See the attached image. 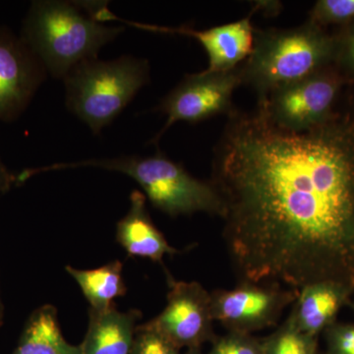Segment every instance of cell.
<instances>
[{
	"instance_id": "3957f363",
	"label": "cell",
	"mask_w": 354,
	"mask_h": 354,
	"mask_svg": "<svg viewBox=\"0 0 354 354\" xmlns=\"http://www.w3.org/2000/svg\"><path fill=\"white\" fill-rule=\"evenodd\" d=\"M94 167L120 172L141 186L155 208L174 216L206 213L223 218L225 205L211 181L191 176L183 165L169 160L162 153L153 156H120L92 158L73 162H58L38 169H26L28 178L41 172Z\"/></svg>"
},
{
	"instance_id": "277c9868",
	"label": "cell",
	"mask_w": 354,
	"mask_h": 354,
	"mask_svg": "<svg viewBox=\"0 0 354 354\" xmlns=\"http://www.w3.org/2000/svg\"><path fill=\"white\" fill-rule=\"evenodd\" d=\"M335 38L307 21L290 29H256L250 57L241 64L242 84L258 99L334 65Z\"/></svg>"
},
{
	"instance_id": "d4e9b609",
	"label": "cell",
	"mask_w": 354,
	"mask_h": 354,
	"mask_svg": "<svg viewBox=\"0 0 354 354\" xmlns=\"http://www.w3.org/2000/svg\"><path fill=\"white\" fill-rule=\"evenodd\" d=\"M181 354H204L202 353L201 348H190L187 349L184 353Z\"/></svg>"
},
{
	"instance_id": "8fae6325",
	"label": "cell",
	"mask_w": 354,
	"mask_h": 354,
	"mask_svg": "<svg viewBox=\"0 0 354 354\" xmlns=\"http://www.w3.org/2000/svg\"><path fill=\"white\" fill-rule=\"evenodd\" d=\"M48 77L20 36L0 26V120H17Z\"/></svg>"
},
{
	"instance_id": "9a60e30c",
	"label": "cell",
	"mask_w": 354,
	"mask_h": 354,
	"mask_svg": "<svg viewBox=\"0 0 354 354\" xmlns=\"http://www.w3.org/2000/svg\"><path fill=\"white\" fill-rule=\"evenodd\" d=\"M14 354H84L82 346L66 342L55 306L44 304L28 319Z\"/></svg>"
},
{
	"instance_id": "7a4b0ae2",
	"label": "cell",
	"mask_w": 354,
	"mask_h": 354,
	"mask_svg": "<svg viewBox=\"0 0 354 354\" xmlns=\"http://www.w3.org/2000/svg\"><path fill=\"white\" fill-rule=\"evenodd\" d=\"M123 32L124 27L92 19L76 1L36 0L23 20L20 37L48 75L62 80L81 62L97 58Z\"/></svg>"
},
{
	"instance_id": "f1b7e54d",
	"label": "cell",
	"mask_w": 354,
	"mask_h": 354,
	"mask_svg": "<svg viewBox=\"0 0 354 354\" xmlns=\"http://www.w3.org/2000/svg\"><path fill=\"white\" fill-rule=\"evenodd\" d=\"M12 354H14V353H12Z\"/></svg>"
},
{
	"instance_id": "ba28073f",
	"label": "cell",
	"mask_w": 354,
	"mask_h": 354,
	"mask_svg": "<svg viewBox=\"0 0 354 354\" xmlns=\"http://www.w3.org/2000/svg\"><path fill=\"white\" fill-rule=\"evenodd\" d=\"M298 295L299 291L274 283L241 281L234 290L211 293L212 314L228 332L252 335L276 326Z\"/></svg>"
},
{
	"instance_id": "d6986e66",
	"label": "cell",
	"mask_w": 354,
	"mask_h": 354,
	"mask_svg": "<svg viewBox=\"0 0 354 354\" xmlns=\"http://www.w3.org/2000/svg\"><path fill=\"white\" fill-rule=\"evenodd\" d=\"M169 339L145 324L137 326L130 354H181Z\"/></svg>"
},
{
	"instance_id": "52a82bcc",
	"label": "cell",
	"mask_w": 354,
	"mask_h": 354,
	"mask_svg": "<svg viewBox=\"0 0 354 354\" xmlns=\"http://www.w3.org/2000/svg\"><path fill=\"white\" fill-rule=\"evenodd\" d=\"M242 85L241 65L223 72L207 70L184 77L169 93L157 111L167 115L165 127L153 137L157 144L167 130L178 121L198 123L218 114H230L234 111L232 95Z\"/></svg>"
},
{
	"instance_id": "ac0fdd59",
	"label": "cell",
	"mask_w": 354,
	"mask_h": 354,
	"mask_svg": "<svg viewBox=\"0 0 354 354\" xmlns=\"http://www.w3.org/2000/svg\"><path fill=\"white\" fill-rule=\"evenodd\" d=\"M354 19V0H320L309 13L310 22L319 27L346 24Z\"/></svg>"
},
{
	"instance_id": "4fadbf2b",
	"label": "cell",
	"mask_w": 354,
	"mask_h": 354,
	"mask_svg": "<svg viewBox=\"0 0 354 354\" xmlns=\"http://www.w3.org/2000/svg\"><path fill=\"white\" fill-rule=\"evenodd\" d=\"M116 241L131 257L162 263L165 255L179 253L156 227L146 206V196L138 190L130 195V208L116 225Z\"/></svg>"
},
{
	"instance_id": "30bf717a",
	"label": "cell",
	"mask_w": 354,
	"mask_h": 354,
	"mask_svg": "<svg viewBox=\"0 0 354 354\" xmlns=\"http://www.w3.org/2000/svg\"><path fill=\"white\" fill-rule=\"evenodd\" d=\"M251 15L230 24L216 26L205 30L190 27H167L121 19L109 11L106 2H101L91 11L93 19L100 23L118 21L143 31L160 34L179 35L196 39L208 53L209 66L207 71L223 72L236 68L250 57L254 48L255 28L251 23Z\"/></svg>"
},
{
	"instance_id": "e0dca14e",
	"label": "cell",
	"mask_w": 354,
	"mask_h": 354,
	"mask_svg": "<svg viewBox=\"0 0 354 354\" xmlns=\"http://www.w3.org/2000/svg\"><path fill=\"white\" fill-rule=\"evenodd\" d=\"M318 337L300 332L286 318L278 329L263 339V354H318Z\"/></svg>"
},
{
	"instance_id": "6da1fadb",
	"label": "cell",
	"mask_w": 354,
	"mask_h": 354,
	"mask_svg": "<svg viewBox=\"0 0 354 354\" xmlns=\"http://www.w3.org/2000/svg\"><path fill=\"white\" fill-rule=\"evenodd\" d=\"M214 150L211 183L242 281L354 292V109L291 131L264 108L234 109Z\"/></svg>"
},
{
	"instance_id": "44dd1931",
	"label": "cell",
	"mask_w": 354,
	"mask_h": 354,
	"mask_svg": "<svg viewBox=\"0 0 354 354\" xmlns=\"http://www.w3.org/2000/svg\"><path fill=\"white\" fill-rule=\"evenodd\" d=\"M335 38V68L344 80L354 81V19L344 24Z\"/></svg>"
},
{
	"instance_id": "603a6c76",
	"label": "cell",
	"mask_w": 354,
	"mask_h": 354,
	"mask_svg": "<svg viewBox=\"0 0 354 354\" xmlns=\"http://www.w3.org/2000/svg\"><path fill=\"white\" fill-rule=\"evenodd\" d=\"M17 183V176L8 171L0 158V196L10 190L13 184Z\"/></svg>"
},
{
	"instance_id": "7c38bea8",
	"label": "cell",
	"mask_w": 354,
	"mask_h": 354,
	"mask_svg": "<svg viewBox=\"0 0 354 354\" xmlns=\"http://www.w3.org/2000/svg\"><path fill=\"white\" fill-rule=\"evenodd\" d=\"M353 291L341 283H312L299 290L288 319L304 334L319 337L337 322L344 305L351 304Z\"/></svg>"
},
{
	"instance_id": "2e32d148",
	"label": "cell",
	"mask_w": 354,
	"mask_h": 354,
	"mask_svg": "<svg viewBox=\"0 0 354 354\" xmlns=\"http://www.w3.org/2000/svg\"><path fill=\"white\" fill-rule=\"evenodd\" d=\"M65 270L80 286L94 311L113 308L114 299L127 295L120 261L115 260L93 270H79L70 266H66Z\"/></svg>"
},
{
	"instance_id": "5bb4252c",
	"label": "cell",
	"mask_w": 354,
	"mask_h": 354,
	"mask_svg": "<svg viewBox=\"0 0 354 354\" xmlns=\"http://www.w3.org/2000/svg\"><path fill=\"white\" fill-rule=\"evenodd\" d=\"M139 310L118 311L115 307L106 311L88 312V326L81 344L84 354H130Z\"/></svg>"
},
{
	"instance_id": "ffe728a7",
	"label": "cell",
	"mask_w": 354,
	"mask_h": 354,
	"mask_svg": "<svg viewBox=\"0 0 354 354\" xmlns=\"http://www.w3.org/2000/svg\"><path fill=\"white\" fill-rule=\"evenodd\" d=\"M208 354H263V339L243 333L228 332L216 337Z\"/></svg>"
},
{
	"instance_id": "83f0119b",
	"label": "cell",
	"mask_w": 354,
	"mask_h": 354,
	"mask_svg": "<svg viewBox=\"0 0 354 354\" xmlns=\"http://www.w3.org/2000/svg\"><path fill=\"white\" fill-rule=\"evenodd\" d=\"M0 308L3 309V306H2L1 299H0Z\"/></svg>"
},
{
	"instance_id": "8992f818",
	"label": "cell",
	"mask_w": 354,
	"mask_h": 354,
	"mask_svg": "<svg viewBox=\"0 0 354 354\" xmlns=\"http://www.w3.org/2000/svg\"><path fill=\"white\" fill-rule=\"evenodd\" d=\"M346 81L333 66L274 91L258 99L270 120L283 129L305 131L334 113L342 86Z\"/></svg>"
},
{
	"instance_id": "9c48e42d",
	"label": "cell",
	"mask_w": 354,
	"mask_h": 354,
	"mask_svg": "<svg viewBox=\"0 0 354 354\" xmlns=\"http://www.w3.org/2000/svg\"><path fill=\"white\" fill-rule=\"evenodd\" d=\"M167 304L162 313L145 323L177 348H201L202 344L213 342L214 332L211 293L197 281H176L167 272Z\"/></svg>"
},
{
	"instance_id": "7402d4cb",
	"label": "cell",
	"mask_w": 354,
	"mask_h": 354,
	"mask_svg": "<svg viewBox=\"0 0 354 354\" xmlns=\"http://www.w3.org/2000/svg\"><path fill=\"white\" fill-rule=\"evenodd\" d=\"M325 354H354V324L335 322L324 332Z\"/></svg>"
},
{
	"instance_id": "484cf974",
	"label": "cell",
	"mask_w": 354,
	"mask_h": 354,
	"mask_svg": "<svg viewBox=\"0 0 354 354\" xmlns=\"http://www.w3.org/2000/svg\"><path fill=\"white\" fill-rule=\"evenodd\" d=\"M2 320H3V309L0 308V326L2 325Z\"/></svg>"
},
{
	"instance_id": "4316f807",
	"label": "cell",
	"mask_w": 354,
	"mask_h": 354,
	"mask_svg": "<svg viewBox=\"0 0 354 354\" xmlns=\"http://www.w3.org/2000/svg\"><path fill=\"white\" fill-rule=\"evenodd\" d=\"M348 305H351V308H353V311H354V302H351V304H349Z\"/></svg>"
},
{
	"instance_id": "5b68a950",
	"label": "cell",
	"mask_w": 354,
	"mask_h": 354,
	"mask_svg": "<svg viewBox=\"0 0 354 354\" xmlns=\"http://www.w3.org/2000/svg\"><path fill=\"white\" fill-rule=\"evenodd\" d=\"M62 81L67 109L99 134L150 82V64L132 55L93 58L77 65Z\"/></svg>"
},
{
	"instance_id": "cb8c5ba5",
	"label": "cell",
	"mask_w": 354,
	"mask_h": 354,
	"mask_svg": "<svg viewBox=\"0 0 354 354\" xmlns=\"http://www.w3.org/2000/svg\"><path fill=\"white\" fill-rule=\"evenodd\" d=\"M254 4L253 12L255 11H264L268 15L272 14V15H276L281 11V2L277 1H257ZM252 12V11H251ZM252 12V13H253Z\"/></svg>"
}]
</instances>
